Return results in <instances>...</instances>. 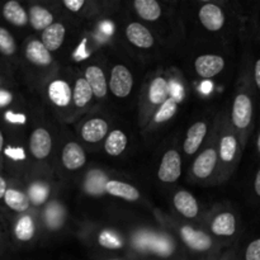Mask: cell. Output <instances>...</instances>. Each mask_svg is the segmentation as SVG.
<instances>
[{
	"instance_id": "6da1fadb",
	"label": "cell",
	"mask_w": 260,
	"mask_h": 260,
	"mask_svg": "<svg viewBox=\"0 0 260 260\" xmlns=\"http://www.w3.org/2000/svg\"><path fill=\"white\" fill-rule=\"evenodd\" d=\"M253 121V99L246 93L238 94L234 102L233 122L239 129H246Z\"/></svg>"
},
{
	"instance_id": "7a4b0ae2",
	"label": "cell",
	"mask_w": 260,
	"mask_h": 260,
	"mask_svg": "<svg viewBox=\"0 0 260 260\" xmlns=\"http://www.w3.org/2000/svg\"><path fill=\"white\" fill-rule=\"evenodd\" d=\"M134 79H132L131 71L123 65L114 66L111 75V91L118 98H124L131 93Z\"/></svg>"
},
{
	"instance_id": "3957f363",
	"label": "cell",
	"mask_w": 260,
	"mask_h": 260,
	"mask_svg": "<svg viewBox=\"0 0 260 260\" xmlns=\"http://www.w3.org/2000/svg\"><path fill=\"white\" fill-rule=\"evenodd\" d=\"M136 244L144 250H151L157 255H169L173 251V245L169 239L164 235L155 234H140L136 238Z\"/></svg>"
},
{
	"instance_id": "277c9868",
	"label": "cell",
	"mask_w": 260,
	"mask_h": 260,
	"mask_svg": "<svg viewBox=\"0 0 260 260\" xmlns=\"http://www.w3.org/2000/svg\"><path fill=\"white\" fill-rule=\"evenodd\" d=\"M180 173H182L180 155L175 150H169L162 157L157 175L162 182L173 183L180 177Z\"/></svg>"
},
{
	"instance_id": "5b68a950",
	"label": "cell",
	"mask_w": 260,
	"mask_h": 260,
	"mask_svg": "<svg viewBox=\"0 0 260 260\" xmlns=\"http://www.w3.org/2000/svg\"><path fill=\"white\" fill-rule=\"evenodd\" d=\"M51 141L50 132L45 128H36L32 132L29 139V150L30 154L38 160H42L47 157L51 152Z\"/></svg>"
},
{
	"instance_id": "8992f818",
	"label": "cell",
	"mask_w": 260,
	"mask_h": 260,
	"mask_svg": "<svg viewBox=\"0 0 260 260\" xmlns=\"http://www.w3.org/2000/svg\"><path fill=\"white\" fill-rule=\"evenodd\" d=\"M2 17L4 18L5 22L14 27H24L29 22L28 13L17 0H9L2 5Z\"/></svg>"
},
{
	"instance_id": "52a82bcc",
	"label": "cell",
	"mask_w": 260,
	"mask_h": 260,
	"mask_svg": "<svg viewBox=\"0 0 260 260\" xmlns=\"http://www.w3.org/2000/svg\"><path fill=\"white\" fill-rule=\"evenodd\" d=\"M225 68V60L216 55H203L196 60V71L205 79L213 78Z\"/></svg>"
},
{
	"instance_id": "ba28073f",
	"label": "cell",
	"mask_w": 260,
	"mask_h": 260,
	"mask_svg": "<svg viewBox=\"0 0 260 260\" xmlns=\"http://www.w3.org/2000/svg\"><path fill=\"white\" fill-rule=\"evenodd\" d=\"M3 205L7 208H9L10 211H13V212L24 213L29 210L30 201L27 192H23V190L18 189V188L9 185L7 193H5Z\"/></svg>"
},
{
	"instance_id": "9c48e42d",
	"label": "cell",
	"mask_w": 260,
	"mask_h": 260,
	"mask_svg": "<svg viewBox=\"0 0 260 260\" xmlns=\"http://www.w3.org/2000/svg\"><path fill=\"white\" fill-rule=\"evenodd\" d=\"M200 19L208 30H218L225 24L222 9L215 4H206L200 10Z\"/></svg>"
},
{
	"instance_id": "30bf717a",
	"label": "cell",
	"mask_w": 260,
	"mask_h": 260,
	"mask_svg": "<svg viewBox=\"0 0 260 260\" xmlns=\"http://www.w3.org/2000/svg\"><path fill=\"white\" fill-rule=\"evenodd\" d=\"M25 58H27L29 62H32L33 65L37 66H47L50 65L52 57H51L50 51L46 48V46L43 45L42 41L33 40L29 41L25 46L24 51Z\"/></svg>"
},
{
	"instance_id": "8fae6325",
	"label": "cell",
	"mask_w": 260,
	"mask_h": 260,
	"mask_svg": "<svg viewBox=\"0 0 260 260\" xmlns=\"http://www.w3.org/2000/svg\"><path fill=\"white\" fill-rule=\"evenodd\" d=\"M180 235H182L184 243L193 250L206 251L212 246V240H211L210 236L206 235L202 231H197L192 228H188V226L180 230Z\"/></svg>"
},
{
	"instance_id": "7c38bea8",
	"label": "cell",
	"mask_w": 260,
	"mask_h": 260,
	"mask_svg": "<svg viewBox=\"0 0 260 260\" xmlns=\"http://www.w3.org/2000/svg\"><path fill=\"white\" fill-rule=\"evenodd\" d=\"M13 236L19 243H29L35 238L36 225L30 215H20L13 225Z\"/></svg>"
},
{
	"instance_id": "4fadbf2b",
	"label": "cell",
	"mask_w": 260,
	"mask_h": 260,
	"mask_svg": "<svg viewBox=\"0 0 260 260\" xmlns=\"http://www.w3.org/2000/svg\"><path fill=\"white\" fill-rule=\"evenodd\" d=\"M126 35L128 41L140 48H150L154 45V37L151 32L140 23H131L127 27Z\"/></svg>"
},
{
	"instance_id": "5bb4252c",
	"label": "cell",
	"mask_w": 260,
	"mask_h": 260,
	"mask_svg": "<svg viewBox=\"0 0 260 260\" xmlns=\"http://www.w3.org/2000/svg\"><path fill=\"white\" fill-rule=\"evenodd\" d=\"M85 152L75 142H69L62 150V162L69 170H76L85 164Z\"/></svg>"
},
{
	"instance_id": "9a60e30c",
	"label": "cell",
	"mask_w": 260,
	"mask_h": 260,
	"mask_svg": "<svg viewBox=\"0 0 260 260\" xmlns=\"http://www.w3.org/2000/svg\"><path fill=\"white\" fill-rule=\"evenodd\" d=\"M216 162H217V154H216V151L213 149H207L194 161L193 173H194L196 177L201 178V179L207 178L215 169Z\"/></svg>"
},
{
	"instance_id": "2e32d148",
	"label": "cell",
	"mask_w": 260,
	"mask_h": 260,
	"mask_svg": "<svg viewBox=\"0 0 260 260\" xmlns=\"http://www.w3.org/2000/svg\"><path fill=\"white\" fill-rule=\"evenodd\" d=\"M108 132V124L104 119L94 118L85 122L81 128V136L88 142H98L103 139Z\"/></svg>"
},
{
	"instance_id": "e0dca14e",
	"label": "cell",
	"mask_w": 260,
	"mask_h": 260,
	"mask_svg": "<svg viewBox=\"0 0 260 260\" xmlns=\"http://www.w3.org/2000/svg\"><path fill=\"white\" fill-rule=\"evenodd\" d=\"M174 206L178 212L188 218H193L198 215V203L189 192H178L174 197Z\"/></svg>"
},
{
	"instance_id": "ac0fdd59",
	"label": "cell",
	"mask_w": 260,
	"mask_h": 260,
	"mask_svg": "<svg viewBox=\"0 0 260 260\" xmlns=\"http://www.w3.org/2000/svg\"><path fill=\"white\" fill-rule=\"evenodd\" d=\"M85 79L90 85L94 95L103 98L107 94V80L103 70L98 66H89L85 71Z\"/></svg>"
},
{
	"instance_id": "d6986e66",
	"label": "cell",
	"mask_w": 260,
	"mask_h": 260,
	"mask_svg": "<svg viewBox=\"0 0 260 260\" xmlns=\"http://www.w3.org/2000/svg\"><path fill=\"white\" fill-rule=\"evenodd\" d=\"M65 38V27L61 23H53L42 33V43L48 51H56Z\"/></svg>"
},
{
	"instance_id": "ffe728a7",
	"label": "cell",
	"mask_w": 260,
	"mask_h": 260,
	"mask_svg": "<svg viewBox=\"0 0 260 260\" xmlns=\"http://www.w3.org/2000/svg\"><path fill=\"white\" fill-rule=\"evenodd\" d=\"M48 96L56 106L66 107L71 101L70 86L63 80L52 81L48 86Z\"/></svg>"
},
{
	"instance_id": "44dd1931",
	"label": "cell",
	"mask_w": 260,
	"mask_h": 260,
	"mask_svg": "<svg viewBox=\"0 0 260 260\" xmlns=\"http://www.w3.org/2000/svg\"><path fill=\"white\" fill-rule=\"evenodd\" d=\"M206 134H207V126L205 122H197L193 124L188 131L187 139H185L184 151L187 154H194L202 144Z\"/></svg>"
},
{
	"instance_id": "7402d4cb",
	"label": "cell",
	"mask_w": 260,
	"mask_h": 260,
	"mask_svg": "<svg viewBox=\"0 0 260 260\" xmlns=\"http://www.w3.org/2000/svg\"><path fill=\"white\" fill-rule=\"evenodd\" d=\"M211 230L218 236H233L236 231L235 216L230 212L220 213L213 220L211 225Z\"/></svg>"
},
{
	"instance_id": "603a6c76",
	"label": "cell",
	"mask_w": 260,
	"mask_h": 260,
	"mask_svg": "<svg viewBox=\"0 0 260 260\" xmlns=\"http://www.w3.org/2000/svg\"><path fill=\"white\" fill-rule=\"evenodd\" d=\"M106 193L116 197H121L127 201H137L140 198L139 190L131 184H127L123 182H117V180H109L106 185Z\"/></svg>"
},
{
	"instance_id": "cb8c5ba5",
	"label": "cell",
	"mask_w": 260,
	"mask_h": 260,
	"mask_svg": "<svg viewBox=\"0 0 260 260\" xmlns=\"http://www.w3.org/2000/svg\"><path fill=\"white\" fill-rule=\"evenodd\" d=\"M29 23L36 30H45L53 24V17L46 8L40 7V5H33L29 9Z\"/></svg>"
},
{
	"instance_id": "d4e9b609",
	"label": "cell",
	"mask_w": 260,
	"mask_h": 260,
	"mask_svg": "<svg viewBox=\"0 0 260 260\" xmlns=\"http://www.w3.org/2000/svg\"><path fill=\"white\" fill-rule=\"evenodd\" d=\"M134 5L137 14L146 20H156L161 15V8L155 0H136Z\"/></svg>"
},
{
	"instance_id": "484cf974",
	"label": "cell",
	"mask_w": 260,
	"mask_h": 260,
	"mask_svg": "<svg viewBox=\"0 0 260 260\" xmlns=\"http://www.w3.org/2000/svg\"><path fill=\"white\" fill-rule=\"evenodd\" d=\"M170 94L169 84L165 79L156 78L150 85L149 98L154 104H162L168 101V95Z\"/></svg>"
},
{
	"instance_id": "4316f807",
	"label": "cell",
	"mask_w": 260,
	"mask_h": 260,
	"mask_svg": "<svg viewBox=\"0 0 260 260\" xmlns=\"http://www.w3.org/2000/svg\"><path fill=\"white\" fill-rule=\"evenodd\" d=\"M126 146V135L117 129V131L111 132V135L107 139L106 145H104V149H106L107 154L111 155V156H118V155H121V152L124 151Z\"/></svg>"
},
{
	"instance_id": "83f0119b",
	"label": "cell",
	"mask_w": 260,
	"mask_h": 260,
	"mask_svg": "<svg viewBox=\"0 0 260 260\" xmlns=\"http://www.w3.org/2000/svg\"><path fill=\"white\" fill-rule=\"evenodd\" d=\"M63 218H65V211H63L62 206L56 202L50 203L47 206L45 212V221L48 229L51 230L58 229L63 223Z\"/></svg>"
},
{
	"instance_id": "f1b7e54d",
	"label": "cell",
	"mask_w": 260,
	"mask_h": 260,
	"mask_svg": "<svg viewBox=\"0 0 260 260\" xmlns=\"http://www.w3.org/2000/svg\"><path fill=\"white\" fill-rule=\"evenodd\" d=\"M93 90H91L90 85L86 81V79H78L75 84V88H74V102L78 107H84L88 104V102H90L91 96H93Z\"/></svg>"
},
{
	"instance_id": "f546056e",
	"label": "cell",
	"mask_w": 260,
	"mask_h": 260,
	"mask_svg": "<svg viewBox=\"0 0 260 260\" xmlns=\"http://www.w3.org/2000/svg\"><path fill=\"white\" fill-rule=\"evenodd\" d=\"M17 53V42L8 28L0 25V56L13 57Z\"/></svg>"
},
{
	"instance_id": "4dcf8cb0",
	"label": "cell",
	"mask_w": 260,
	"mask_h": 260,
	"mask_svg": "<svg viewBox=\"0 0 260 260\" xmlns=\"http://www.w3.org/2000/svg\"><path fill=\"white\" fill-rule=\"evenodd\" d=\"M27 194L29 197L30 205L40 206L47 201L48 194H50V188L46 183L35 182L28 187Z\"/></svg>"
},
{
	"instance_id": "1f68e13d",
	"label": "cell",
	"mask_w": 260,
	"mask_h": 260,
	"mask_svg": "<svg viewBox=\"0 0 260 260\" xmlns=\"http://www.w3.org/2000/svg\"><path fill=\"white\" fill-rule=\"evenodd\" d=\"M109 180L102 172H91L85 182V188L91 194H103L106 192V185Z\"/></svg>"
},
{
	"instance_id": "d6a6232c",
	"label": "cell",
	"mask_w": 260,
	"mask_h": 260,
	"mask_svg": "<svg viewBox=\"0 0 260 260\" xmlns=\"http://www.w3.org/2000/svg\"><path fill=\"white\" fill-rule=\"evenodd\" d=\"M236 150H238V141L234 136H225L221 140L220 155L223 161H233L235 159Z\"/></svg>"
},
{
	"instance_id": "836d02e7",
	"label": "cell",
	"mask_w": 260,
	"mask_h": 260,
	"mask_svg": "<svg viewBox=\"0 0 260 260\" xmlns=\"http://www.w3.org/2000/svg\"><path fill=\"white\" fill-rule=\"evenodd\" d=\"M27 155H25L24 149L22 146H17V145H12V144H7L5 142V147H4V152H3V161L5 160H9V161H14V162H19L25 160Z\"/></svg>"
},
{
	"instance_id": "e575fe53",
	"label": "cell",
	"mask_w": 260,
	"mask_h": 260,
	"mask_svg": "<svg viewBox=\"0 0 260 260\" xmlns=\"http://www.w3.org/2000/svg\"><path fill=\"white\" fill-rule=\"evenodd\" d=\"M177 104L178 103L173 98L168 99V101L165 102V103H162L161 107H160L159 112H157L156 116H155V121L165 122L168 121V119L172 118L175 114V112H177Z\"/></svg>"
},
{
	"instance_id": "d590c367",
	"label": "cell",
	"mask_w": 260,
	"mask_h": 260,
	"mask_svg": "<svg viewBox=\"0 0 260 260\" xmlns=\"http://www.w3.org/2000/svg\"><path fill=\"white\" fill-rule=\"evenodd\" d=\"M3 119H4V122L13 124V126H23L27 122V116L22 112H15L9 108L3 111Z\"/></svg>"
},
{
	"instance_id": "8d00e7d4",
	"label": "cell",
	"mask_w": 260,
	"mask_h": 260,
	"mask_svg": "<svg viewBox=\"0 0 260 260\" xmlns=\"http://www.w3.org/2000/svg\"><path fill=\"white\" fill-rule=\"evenodd\" d=\"M99 243L102 246L108 249H119L122 246V240L119 239V236L114 233H108V231L101 234Z\"/></svg>"
},
{
	"instance_id": "74e56055",
	"label": "cell",
	"mask_w": 260,
	"mask_h": 260,
	"mask_svg": "<svg viewBox=\"0 0 260 260\" xmlns=\"http://www.w3.org/2000/svg\"><path fill=\"white\" fill-rule=\"evenodd\" d=\"M14 102V94L7 88H0V112L9 109Z\"/></svg>"
},
{
	"instance_id": "f35d334b",
	"label": "cell",
	"mask_w": 260,
	"mask_h": 260,
	"mask_svg": "<svg viewBox=\"0 0 260 260\" xmlns=\"http://www.w3.org/2000/svg\"><path fill=\"white\" fill-rule=\"evenodd\" d=\"M170 88V93H172V98L174 99L175 102H180L183 99V88L180 84H178L177 81H172L169 84Z\"/></svg>"
},
{
	"instance_id": "ab89813d",
	"label": "cell",
	"mask_w": 260,
	"mask_h": 260,
	"mask_svg": "<svg viewBox=\"0 0 260 260\" xmlns=\"http://www.w3.org/2000/svg\"><path fill=\"white\" fill-rule=\"evenodd\" d=\"M63 5L71 12H78L83 8L84 0H63Z\"/></svg>"
},
{
	"instance_id": "60d3db41",
	"label": "cell",
	"mask_w": 260,
	"mask_h": 260,
	"mask_svg": "<svg viewBox=\"0 0 260 260\" xmlns=\"http://www.w3.org/2000/svg\"><path fill=\"white\" fill-rule=\"evenodd\" d=\"M8 187H9V183L5 179L4 175L2 174V172H0V205H3V202H4V197L8 190Z\"/></svg>"
},
{
	"instance_id": "b9f144b4",
	"label": "cell",
	"mask_w": 260,
	"mask_h": 260,
	"mask_svg": "<svg viewBox=\"0 0 260 260\" xmlns=\"http://www.w3.org/2000/svg\"><path fill=\"white\" fill-rule=\"evenodd\" d=\"M5 136H4V132L2 131L0 128V172H2V168H3V152H4V147H5Z\"/></svg>"
},
{
	"instance_id": "7bdbcfd3",
	"label": "cell",
	"mask_w": 260,
	"mask_h": 260,
	"mask_svg": "<svg viewBox=\"0 0 260 260\" xmlns=\"http://www.w3.org/2000/svg\"><path fill=\"white\" fill-rule=\"evenodd\" d=\"M254 192L260 198V168L258 172H256L255 179H254Z\"/></svg>"
},
{
	"instance_id": "ee69618b",
	"label": "cell",
	"mask_w": 260,
	"mask_h": 260,
	"mask_svg": "<svg viewBox=\"0 0 260 260\" xmlns=\"http://www.w3.org/2000/svg\"><path fill=\"white\" fill-rule=\"evenodd\" d=\"M201 89H202V91H205V93H208V91H210L211 89H212V84H211L210 81H206V83L202 84Z\"/></svg>"
},
{
	"instance_id": "f6af8a7d",
	"label": "cell",
	"mask_w": 260,
	"mask_h": 260,
	"mask_svg": "<svg viewBox=\"0 0 260 260\" xmlns=\"http://www.w3.org/2000/svg\"><path fill=\"white\" fill-rule=\"evenodd\" d=\"M102 28H103V30L104 32H107V33H112V24L109 22H106V23H103V24H102Z\"/></svg>"
},
{
	"instance_id": "bcb514c9",
	"label": "cell",
	"mask_w": 260,
	"mask_h": 260,
	"mask_svg": "<svg viewBox=\"0 0 260 260\" xmlns=\"http://www.w3.org/2000/svg\"><path fill=\"white\" fill-rule=\"evenodd\" d=\"M5 84H7V81H5L4 76L2 75V73H0V88H5Z\"/></svg>"
},
{
	"instance_id": "7dc6e473",
	"label": "cell",
	"mask_w": 260,
	"mask_h": 260,
	"mask_svg": "<svg viewBox=\"0 0 260 260\" xmlns=\"http://www.w3.org/2000/svg\"><path fill=\"white\" fill-rule=\"evenodd\" d=\"M256 149H258V154L260 155V131L258 134V139H256Z\"/></svg>"
},
{
	"instance_id": "c3c4849f",
	"label": "cell",
	"mask_w": 260,
	"mask_h": 260,
	"mask_svg": "<svg viewBox=\"0 0 260 260\" xmlns=\"http://www.w3.org/2000/svg\"><path fill=\"white\" fill-rule=\"evenodd\" d=\"M111 260H121V259H111Z\"/></svg>"
},
{
	"instance_id": "681fc988",
	"label": "cell",
	"mask_w": 260,
	"mask_h": 260,
	"mask_svg": "<svg viewBox=\"0 0 260 260\" xmlns=\"http://www.w3.org/2000/svg\"><path fill=\"white\" fill-rule=\"evenodd\" d=\"M0 225H2V220H0Z\"/></svg>"
}]
</instances>
